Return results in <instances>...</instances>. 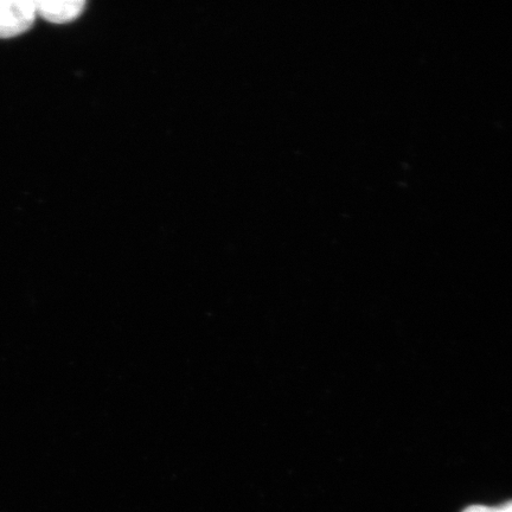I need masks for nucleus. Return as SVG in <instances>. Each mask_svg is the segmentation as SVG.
Here are the masks:
<instances>
[{
  "label": "nucleus",
  "instance_id": "3",
  "mask_svg": "<svg viewBox=\"0 0 512 512\" xmlns=\"http://www.w3.org/2000/svg\"><path fill=\"white\" fill-rule=\"evenodd\" d=\"M463 512H512V502H509L499 508L484 507V505H473V507L467 508Z\"/></svg>",
  "mask_w": 512,
  "mask_h": 512
},
{
  "label": "nucleus",
  "instance_id": "2",
  "mask_svg": "<svg viewBox=\"0 0 512 512\" xmlns=\"http://www.w3.org/2000/svg\"><path fill=\"white\" fill-rule=\"evenodd\" d=\"M36 14L49 23L66 24L79 18L85 9L83 0H35Z\"/></svg>",
  "mask_w": 512,
  "mask_h": 512
},
{
  "label": "nucleus",
  "instance_id": "1",
  "mask_svg": "<svg viewBox=\"0 0 512 512\" xmlns=\"http://www.w3.org/2000/svg\"><path fill=\"white\" fill-rule=\"evenodd\" d=\"M35 0H0V38H14L35 23Z\"/></svg>",
  "mask_w": 512,
  "mask_h": 512
}]
</instances>
